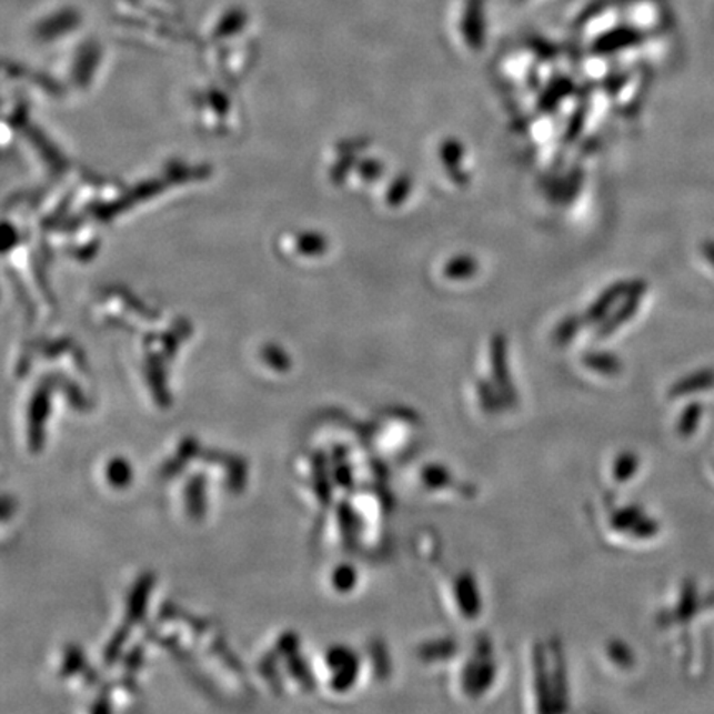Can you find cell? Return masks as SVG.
<instances>
[{
    "label": "cell",
    "mask_w": 714,
    "mask_h": 714,
    "mask_svg": "<svg viewBox=\"0 0 714 714\" xmlns=\"http://www.w3.org/2000/svg\"><path fill=\"white\" fill-rule=\"evenodd\" d=\"M108 480L113 486H127L131 482V466L124 459H113L108 465Z\"/></svg>",
    "instance_id": "1"
},
{
    "label": "cell",
    "mask_w": 714,
    "mask_h": 714,
    "mask_svg": "<svg viewBox=\"0 0 714 714\" xmlns=\"http://www.w3.org/2000/svg\"><path fill=\"white\" fill-rule=\"evenodd\" d=\"M333 581L340 591H350L356 581V572L351 566H340L334 571Z\"/></svg>",
    "instance_id": "2"
}]
</instances>
